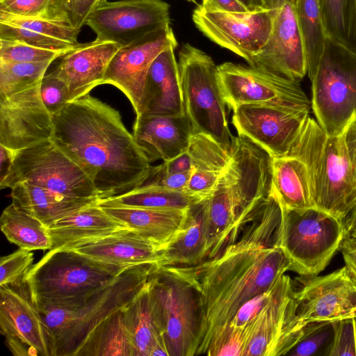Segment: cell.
Here are the masks:
<instances>
[{"label": "cell", "instance_id": "cell-1", "mask_svg": "<svg viewBox=\"0 0 356 356\" xmlns=\"http://www.w3.org/2000/svg\"><path fill=\"white\" fill-rule=\"evenodd\" d=\"M283 208L271 195L261 212L238 239H229L215 257L188 266L163 267L196 291L200 322L197 355H206L213 338L239 309L268 291L291 262L281 248Z\"/></svg>", "mask_w": 356, "mask_h": 356}, {"label": "cell", "instance_id": "cell-2", "mask_svg": "<svg viewBox=\"0 0 356 356\" xmlns=\"http://www.w3.org/2000/svg\"><path fill=\"white\" fill-rule=\"evenodd\" d=\"M53 116L51 140L90 178L99 200L139 188L151 162L118 111L89 94Z\"/></svg>", "mask_w": 356, "mask_h": 356}, {"label": "cell", "instance_id": "cell-3", "mask_svg": "<svg viewBox=\"0 0 356 356\" xmlns=\"http://www.w3.org/2000/svg\"><path fill=\"white\" fill-rule=\"evenodd\" d=\"M271 193L272 157L244 136H233L229 163L208 200L207 257L217 255L260 213Z\"/></svg>", "mask_w": 356, "mask_h": 356}, {"label": "cell", "instance_id": "cell-4", "mask_svg": "<svg viewBox=\"0 0 356 356\" xmlns=\"http://www.w3.org/2000/svg\"><path fill=\"white\" fill-rule=\"evenodd\" d=\"M158 268L155 263L134 266L85 297L37 307L51 356H73L97 325L132 301Z\"/></svg>", "mask_w": 356, "mask_h": 356}, {"label": "cell", "instance_id": "cell-5", "mask_svg": "<svg viewBox=\"0 0 356 356\" xmlns=\"http://www.w3.org/2000/svg\"><path fill=\"white\" fill-rule=\"evenodd\" d=\"M290 152L304 162L316 208L343 221L356 204L343 134L331 136L309 117Z\"/></svg>", "mask_w": 356, "mask_h": 356}, {"label": "cell", "instance_id": "cell-6", "mask_svg": "<svg viewBox=\"0 0 356 356\" xmlns=\"http://www.w3.org/2000/svg\"><path fill=\"white\" fill-rule=\"evenodd\" d=\"M128 268L99 261L72 249L49 250L32 266L24 281L38 307L85 297Z\"/></svg>", "mask_w": 356, "mask_h": 356}, {"label": "cell", "instance_id": "cell-7", "mask_svg": "<svg viewBox=\"0 0 356 356\" xmlns=\"http://www.w3.org/2000/svg\"><path fill=\"white\" fill-rule=\"evenodd\" d=\"M177 63L184 111L193 134H207L230 147L233 136L228 127L218 65L210 56L188 43L181 46Z\"/></svg>", "mask_w": 356, "mask_h": 356}, {"label": "cell", "instance_id": "cell-8", "mask_svg": "<svg viewBox=\"0 0 356 356\" xmlns=\"http://www.w3.org/2000/svg\"><path fill=\"white\" fill-rule=\"evenodd\" d=\"M307 74L317 122L329 136L341 135L356 114V53L327 38L316 66Z\"/></svg>", "mask_w": 356, "mask_h": 356}, {"label": "cell", "instance_id": "cell-9", "mask_svg": "<svg viewBox=\"0 0 356 356\" xmlns=\"http://www.w3.org/2000/svg\"><path fill=\"white\" fill-rule=\"evenodd\" d=\"M345 236L344 222L325 211L316 207L283 208L280 244L291 270L300 275L315 276L323 271Z\"/></svg>", "mask_w": 356, "mask_h": 356}, {"label": "cell", "instance_id": "cell-10", "mask_svg": "<svg viewBox=\"0 0 356 356\" xmlns=\"http://www.w3.org/2000/svg\"><path fill=\"white\" fill-rule=\"evenodd\" d=\"M169 356H194L198 348L200 309L198 296L185 280L163 267L147 280Z\"/></svg>", "mask_w": 356, "mask_h": 356}, {"label": "cell", "instance_id": "cell-11", "mask_svg": "<svg viewBox=\"0 0 356 356\" xmlns=\"http://www.w3.org/2000/svg\"><path fill=\"white\" fill-rule=\"evenodd\" d=\"M20 181L71 197L99 200L90 178L51 139L17 151L0 187L12 188Z\"/></svg>", "mask_w": 356, "mask_h": 356}, {"label": "cell", "instance_id": "cell-12", "mask_svg": "<svg viewBox=\"0 0 356 356\" xmlns=\"http://www.w3.org/2000/svg\"><path fill=\"white\" fill-rule=\"evenodd\" d=\"M307 323L298 315L291 279L284 274L254 318L244 356L287 355Z\"/></svg>", "mask_w": 356, "mask_h": 356}, {"label": "cell", "instance_id": "cell-13", "mask_svg": "<svg viewBox=\"0 0 356 356\" xmlns=\"http://www.w3.org/2000/svg\"><path fill=\"white\" fill-rule=\"evenodd\" d=\"M218 68L224 99L232 110L241 104L264 103L312 108L298 81L232 62L223 63Z\"/></svg>", "mask_w": 356, "mask_h": 356}, {"label": "cell", "instance_id": "cell-14", "mask_svg": "<svg viewBox=\"0 0 356 356\" xmlns=\"http://www.w3.org/2000/svg\"><path fill=\"white\" fill-rule=\"evenodd\" d=\"M232 124L272 158L288 154L309 117L308 110L276 104H241L232 109Z\"/></svg>", "mask_w": 356, "mask_h": 356}, {"label": "cell", "instance_id": "cell-15", "mask_svg": "<svg viewBox=\"0 0 356 356\" xmlns=\"http://www.w3.org/2000/svg\"><path fill=\"white\" fill-rule=\"evenodd\" d=\"M170 24V5L163 0H104L89 15L86 24L96 40L120 47Z\"/></svg>", "mask_w": 356, "mask_h": 356}, {"label": "cell", "instance_id": "cell-16", "mask_svg": "<svg viewBox=\"0 0 356 356\" xmlns=\"http://www.w3.org/2000/svg\"><path fill=\"white\" fill-rule=\"evenodd\" d=\"M277 10L208 13L196 7L192 19L210 40L242 57L249 65L267 42Z\"/></svg>", "mask_w": 356, "mask_h": 356}, {"label": "cell", "instance_id": "cell-17", "mask_svg": "<svg viewBox=\"0 0 356 356\" xmlns=\"http://www.w3.org/2000/svg\"><path fill=\"white\" fill-rule=\"evenodd\" d=\"M177 41L170 24L121 47L111 60L102 84H111L129 99L136 114L139 111L149 69L157 56Z\"/></svg>", "mask_w": 356, "mask_h": 356}, {"label": "cell", "instance_id": "cell-18", "mask_svg": "<svg viewBox=\"0 0 356 356\" xmlns=\"http://www.w3.org/2000/svg\"><path fill=\"white\" fill-rule=\"evenodd\" d=\"M0 329L16 356H51L41 315L24 282L0 286Z\"/></svg>", "mask_w": 356, "mask_h": 356}, {"label": "cell", "instance_id": "cell-19", "mask_svg": "<svg viewBox=\"0 0 356 356\" xmlns=\"http://www.w3.org/2000/svg\"><path fill=\"white\" fill-rule=\"evenodd\" d=\"M301 280L294 298L305 322H333L356 317V284L346 266L323 276Z\"/></svg>", "mask_w": 356, "mask_h": 356}, {"label": "cell", "instance_id": "cell-20", "mask_svg": "<svg viewBox=\"0 0 356 356\" xmlns=\"http://www.w3.org/2000/svg\"><path fill=\"white\" fill-rule=\"evenodd\" d=\"M249 65L300 82L307 74V56L295 9L285 0L277 10L270 35Z\"/></svg>", "mask_w": 356, "mask_h": 356}, {"label": "cell", "instance_id": "cell-21", "mask_svg": "<svg viewBox=\"0 0 356 356\" xmlns=\"http://www.w3.org/2000/svg\"><path fill=\"white\" fill-rule=\"evenodd\" d=\"M40 86L0 99L1 145L17 152L51 139L53 116L42 102Z\"/></svg>", "mask_w": 356, "mask_h": 356}, {"label": "cell", "instance_id": "cell-22", "mask_svg": "<svg viewBox=\"0 0 356 356\" xmlns=\"http://www.w3.org/2000/svg\"><path fill=\"white\" fill-rule=\"evenodd\" d=\"M120 47L112 42L79 43L60 57V62L49 74L65 83L70 102H72L102 83L106 68Z\"/></svg>", "mask_w": 356, "mask_h": 356}, {"label": "cell", "instance_id": "cell-23", "mask_svg": "<svg viewBox=\"0 0 356 356\" xmlns=\"http://www.w3.org/2000/svg\"><path fill=\"white\" fill-rule=\"evenodd\" d=\"M133 131L150 162L168 161L186 152L193 134L186 114L136 115Z\"/></svg>", "mask_w": 356, "mask_h": 356}, {"label": "cell", "instance_id": "cell-24", "mask_svg": "<svg viewBox=\"0 0 356 356\" xmlns=\"http://www.w3.org/2000/svg\"><path fill=\"white\" fill-rule=\"evenodd\" d=\"M79 32L64 15L24 17L0 11V39L68 51L79 44Z\"/></svg>", "mask_w": 356, "mask_h": 356}, {"label": "cell", "instance_id": "cell-25", "mask_svg": "<svg viewBox=\"0 0 356 356\" xmlns=\"http://www.w3.org/2000/svg\"><path fill=\"white\" fill-rule=\"evenodd\" d=\"M175 49L163 51L152 62L136 115L185 114Z\"/></svg>", "mask_w": 356, "mask_h": 356}, {"label": "cell", "instance_id": "cell-26", "mask_svg": "<svg viewBox=\"0 0 356 356\" xmlns=\"http://www.w3.org/2000/svg\"><path fill=\"white\" fill-rule=\"evenodd\" d=\"M68 249L99 261L127 267L147 263L159 265L161 252L129 228Z\"/></svg>", "mask_w": 356, "mask_h": 356}, {"label": "cell", "instance_id": "cell-27", "mask_svg": "<svg viewBox=\"0 0 356 356\" xmlns=\"http://www.w3.org/2000/svg\"><path fill=\"white\" fill-rule=\"evenodd\" d=\"M97 203L49 226L50 250L71 248L128 228L107 214Z\"/></svg>", "mask_w": 356, "mask_h": 356}, {"label": "cell", "instance_id": "cell-28", "mask_svg": "<svg viewBox=\"0 0 356 356\" xmlns=\"http://www.w3.org/2000/svg\"><path fill=\"white\" fill-rule=\"evenodd\" d=\"M100 207V206H99ZM115 220L163 250L181 232L186 210H161L137 207H101Z\"/></svg>", "mask_w": 356, "mask_h": 356}, {"label": "cell", "instance_id": "cell-29", "mask_svg": "<svg viewBox=\"0 0 356 356\" xmlns=\"http://www.w3.org/2000/svg\"><path fill=\"white\" fill-rule=\"evenodd\" d=\"M188 151L192 168L185 193L199 200L209 198L231 159V146L226 147L211 136L193 134Z\"/></svg>", "mask_w": 356, "mask_h": 356}, {"label": "cell", "instance_id": "cell-30", "mask_svg": "<svg viewBox=\"0 0 356 356\" xmlns=\"http://www.w3.org/2000/svg\"><path fill=\"white\" fill-rule=\"evenodd\" d=\"M13 202L47 227L58 220L99 202L97 198H76L20 181L11 188Z\"/></svg>", "mask_w": 356, "mask_h": 356}, {"label": "cell", "instance_id": "cell-31", "mask_svg": "<svg viewBox=\"0 0 356 356\" xmlns=\"http://www.w3.org/2000/svg\"><path fill=\"white\" fill-rule=\"evenodd\" d=\"M208 200L197 201L187 209L184 228L161 252L159 267L188 266L206 259L205 225Z\"/></svg>", "mask_w": 356, "mask_h": 356}, {"label": "cell", "instance_id": "cell-32", "mask_svg": "<svg viewBox=\"0 0 356 356\" xmlns=\"http://www.w3.org/2000/svg\"><path fill=\"white\" fill-rule=\"evenodd\" d=\"M122 314L133 356H152L155 347L165 342L147 282L132 301L122 309Z\"/></svg>", "mask_w": 356, "mask_h": 356}, {"label": "cell", "instance_id": "cell-33", "mask_svg": "<svg viewBox=\"0 0 356 356\" xmlns=\"http://www.w3.org/2000/svg\"><path fill=\"white\" fill-rule=\"evenodd\" d=\"M272 192L284 209L315 207L307 168L292 152L272 158Z\"/></svg>", "mask_w": 356, "mask_h": 356}, {"label": "cell", "instance_id": "cell-34", "mask_svg": "<svg viewBox=\"0 0 356 356\" xmlns=\"http://www.w3.org/2000/svg\"><path fill=\"white\" fill-rule=\"evenodd\" d=\"M73 356H133L122 309L97 325Z\"/></svg>", "mask_w": 356, "mask_h": 356}, {"label": "cell", "instance_id": "cell-35", "mask_svg": "<svg viewBox=\"0 0 356 356\" xmlns=\"http://www.w3.org/2000/svg\"><path fill=\"white\" fill-rule=\"evenodd\" d=\"M0 225L8 241L19 248L32 251L51 248L47 227L13 202L3 209Z\"/></svg>", "mask_w": 356, "mask_h": 356}, {"label": "cell", "instance_id": "cell-36", "mask_svg": "<svg viewBox=\"0 0 356 356\" xmlns=\"http://www.w3.org/2000/svg\"><path fill=\"white\" fill-rule=\"evenodd\" d=\"M200 200L184 192L139 187L122 195L99 200L97 204L100 207L185 211Z\"/></svg>", "mask_w": 356, "mask_h": 356}, {"label": "cell", "instance_id": "cell-37", "mask_svg": "<svg viewBox=\"0 0 356 356\" xmlns=\"http://www.w3.org/2000/svg\"><path fill=\"white\" fill-rule=\"evenodd\" d=\"M327 38L356 53L355 0H318Z\"/></svg>", "mask_w": 356, "mask_h": 356}, {"label": "cell", "instance_id": "cell-38", "mask_svg": "<svg viewBox=\"0 0 356 356\" xmlns=\"http://www.w3.org/2000/svg\"><path fill=\"white\" fill-rule=\"evenodd\" d=\"M295 9L305 44L309 74L316 66L327 37L318 0H295Z\"/></svg>", "mask_w": 356, "mask_h": 356}, {"label": "cell", "instance_id": "cell-39", "mask_svg": "<svg viewBox=\"0 0 356 356\" xmlns=\"http://www.w3.org/2000/svg\"><path fill=\"white\" fill-rule=\"evenodd\" d=\"M52 62H0V99L40 85Z\"/></svg>", "mask_w": 356, "mask_h": 356}, {"label": "cell", "instance_id": "cell-40", "mask_svg": "<svg viewBox=\"0 0 356 356\" xmlns=\"http://www.w3.org/2000/svg\"><path fill=\"white\" fill-rule=\"evenodd\" d=\"M255 317L243 326L228 325L222 329L211 342L206 355L244 356Z\"/></svg>", "mask_w": 356, "mask_h": 356}, {"label": "cell", "instance_id": "cell-41", "mask_svg": "<svg viewBox=\"0 0 356 356\" xmlns=\"http://www.w3.org/2000/svg\"><path fill=\"white\" fill-rule=\"evenodd\" d=\"M66 52L42 48L18 40L0 39V62L3 63L54 61Z\"/></svg>", "mask_w": 356, "mask_h": 356}, {"label": "cell", "instance_id": "cell-42", "mask_svg": "<svg viewBox=\"0 0 356 356\" xmlns=\"http://www.w3.org/2000/svg\"><path fill=\"white\" fill-rule=\"evenodd\" d=\"M63 0H0V11L24 17L67 16Z\"/></svg>", "mask_w": 356, "mask_h": 356}, {"label": "cell", "instance_id": "cell-43", "mask_svg": "<svg viewBox=\"0 0 356 356\" xmlns=\"http://www.w3.org/2000/svg\"><path fill=\"white\" fill-rule=\"evenodd\" d=\"M333 327L329 321H311L306 324L303 333L287 355L308 356L314 355L332 341Z\"/></svg>", "mask_w": 356, "mask_h": 356}, {"label": "cell", "instance_id": "cell-44", "mask_svg": "<svg viewBox=\"0 0 356 356\" xmlns=\"http://www.w3.org/2000/svg\"><path fill=\"white\" fill-rule=\"evenodd\" d=\"M33 254L31 250L19 248L0 260V286H12L24 282L32 267Z\"/></svg>", "mask_w": 356, "mask_h": 356}, {"label": "cell", "instance_id": "cell-45", "mask_svg": "<svg viewBox=\"0 0 356 356\" xmlns=\"http://www.w3.org/2000/svg\"><path fill=\"white\" fill-rule=\"evenodd\" d=\"M333 336L326 350L329 356H356V317L332 322Z\"/></svg>", "mask_w": 356, "mask_h": 356}, {"label": "cell", "instance_id": "cell-46", "mask_svg": "<svg viewBox=\"0 0 356 356\" xmlns=\"http://www.w3.org/2000/svg\"><path fill=\"white\" fill-rule=\"evenodd\" d=\"M40 90L42 102L52 115L70 102L69 91L65 83L50 74H45L42 79Z\"/></svg>", "mask_w": 356, "mask_h": 356}, {"label": "cell", "instance_id": "cell-47", "mask_svg": "<svg viewBox=\"0 0 356 356\" xmlns=\"http://www.w3.org/2000/svg\"><path fill=\"white\" fill-rule=\"evenodd\" d=\"M191 172L173 174L166 172L160 165L151 167L149 175L140 186L185 193Z\"/></svg>", "mask_w": 356, "mask_h": 356}, {"label": "cell", "instance_id": "cell-48", "mask_svg": "<svg viewBox=\"0 0 356 356\" xmlns=\"http://www.w3.org/2000/svg\"><path fill=\"white\" fill-rule=\"evenodd\" d=\"M104 0H63V8L72 26L76 29L86 24L91 13Z\"/></svg>", "mask_w": 356, "mask_h": 356}, {"label": "cell", "instance_id": "cell-49", "mask_svg": "<svg viewBox=\"0 0 356 356\" xmlns=\"http://www.w3.org/2000/svg\"><path fill=\"white\" fill-rule=\"evenodd\" d=\"M197 8L204 12L245 13L250 12L238 0H202Z\"/></svg>", "mask_w": 356, "mask_h": 356}, {"label": "cell", "instance_id": "cell-50", "mask_svg": "<svg viewBox=\"0 0 356 356\" xmlns=\"http://www.w3.org/2000/svg\"><path fill=\"white\" fill-rule=\"evenodd\" d=\"M343 138L354 182L356 186V114L346 127L343 132Z\"/></svg>", "mask_w": 356, "mask_h": 356}, {"label": "cell", "instance_id": "cell-51", "mask_svg": "<svg viewBox=\"0 0 356 356\" xmlns=\"http://www.w3.org/2000/svg\"><path fill=\"white\" fill-rule=\"evenodd\" d=\"M345 266L356 284V241L345 236L340 247Z\"/></svg>", "mask_w": 356, "mask_h": 356}, {"label": "cell", "instance_id": "cell-52", "mask_svg": "<svg viewBox=\"0 0 356 356\" xmlns=\"http://www.w3.org/2000/svg\"><path fill=\"white\" fill-rule=\"evenodd\" d=\"M161 165L166 172L170 173L191 172L192 168L191 155L187 150L172 159L163 161Z\"/></svg>", "mask_w": 356, "mask_h": 356}, {"label": "cell", "instance_id": "cell-53", "mask_svg": "<svg viewBox=\"0 0 356 356\" xmlns=\"http://www.w3.org/2000/svg\"><path fill=\"white\" fill-rule=\"evenodd\" d=\"M16 152L0 144V181L8 174Z\"/></svg>", "mask_w": 356, "mask_h": 356}, {"label": "cell", "instance_id": "cell-54", "mask_svg": "<svg viewBox=\"0 0 356 356\" xmlns=\"http://www.w3.org/2000/svg\"><path fill=\"white\" fill-rule=\"evenodd\" d=\"M343 222L346 236L356 238V204Z\"/></svg>", "mask_w": 356, "mask_h": 356}, {"label": "cell", "instance_id": "cell-55", "mask_svg": "<svg viewBox=\"0 0 356 356\" xmlns=\"http://www.w3.org/2000/svg\"><path fill=\"white\" fill-rule=\"evenodd\" d=\"M250 12L266 9L261 0H238Z\"/></svg>", "mask_w": 356, "mask_h": 356}, {"label": "cell", "instance_id": "cell-56", "mask_svg": "<svg viewBox=\"0 0 356 356\" xmlns=\"http://www.w3.org/2000/svg\"><path fill=\"white\" fill-rule=\"evenodd\" d=\"M268 10H276L281 7L285 0H261Z\"/></svg>", "mask_w": 356, "mask_h": 356}, {"label": "cell", "instance_id": "cell-57", "mask_svg": "<svg viewBox=\"0 0 356 356\" xmlns=\"http://www.w3.org/2000/svg\"><path fill=\"white\" fill-rule=\"evenodd\" d=\"M186 1L197 5L196 0H186Z\"/></svg>", "mask_w": 356, "mask_h": 356}, {"label": "cell", "instance_id": "cell-58", "mask_svg": "<svg viewBox=\"0 0 356 356\" xmlns=\"http://www.w3.org/2000/svg\"><path fill=\"white\" fill-rule=\"evenodd\" d=\"M355 9H356V0H355Z\"/></svg>", "mask_w": 356, "mask_h": 356}, {"label": "cell", "instance_id": "cell-59", "mask_svg": "<svg viewBox=\"0 0 356 356\" xmlns=\"http://www.w3.org/2000/svg\"><path fill=\"white\" fill-rule=\"evenodd\" d=\"M356 241V238H353Z\"/></svg>", "mask_w": 356, "mask_h": 356}]
</instances>
